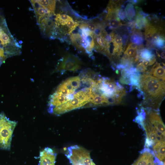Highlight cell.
<instances>
[{"label": "cell", "mask_w": 165, "mask_h": 165, "mask_svg": "<svg viewBox=\"0 0 165 165\" xmlns=\"http://www.w3.org/2000/svg\"><path fill=\"white\" fill-rule=\"evenodd\" d=\"M21 45L12 35L0 11V67L8 58L19 55Z\"/></svg>", "instance_id": "cell-2"}, {"label": "cell", "mask_w": 165, "mask_h": 165, "mask_svg": "<svg viewBox=\"0 0 165 165\" xmlns=\"http://www.w3.org/2000/svg\"><path fill=\"white\" fill-rule=\"evenodd\" d=\"M112 42L114 46H123L122 38L118 34H116Z\"/></svg>", "instance_id": "cell-26"}, {"label": "cell", "mask_w": 165, "mask_h": 165, "mask_svg": "<svg viewBox=\"0 0 165 165\" xmlns=\"http://www.w3.org/2000/svg\"><path fill=\"white\" fill-rule=\"evenodd\" d=\"M156 58L155 57L150 60L143 61L141 62V63L143 65L147 68L149 66L152 65L153 64L156 62Z\"/></svg>", "instance_id": "cell-27"}, {"label": "cell", "mask_w": 165, "mask_h": 165, "mask_svg": "<svg viewBox=\"0 0 165 165\" xmlns=\"http://www.w3.org/2000/svg\"><path fill=\"white\" fill-rule=\"evenodd\" d=\"M153 45L157 48L163 49L165 47V38L164 36H160L153 43Z\"/></svg>", "instance_id": "cell-25"}, {"label": "cell", "mask_w": 165, "mask_h": 165, "mask_svg": "<svg viewBox=\"0 0 165 165\" xmlns=\"http://www.w3.org/2000/svg\"><path fill=\"white\" fill-rule=\"evenodd\" d=\"M135 20V28L139 30L145 28L149 23L146 17H143L137 13H136Z\"/></svg>", "instance_id": "cell-17"}, {"label": "cell", "mask_w": 165, "mask_h": 165, "mask_svg": "<svg viewBox=\"0 0 165 165\" xmlns=\"http://www.w3.org/2000/svg\"><path fill=\"white\" fill-rule=\"evenodd\" d=\"M137 123L142 127L145 131L146 137L145 146L146 148L151 146L152 147L157 142L165 141V136L150 124L145 117V112L143 117Z\"/></svg>", "instance_id": "cell-7"}, {"label": "cell", "mask_w": 165, "mask_h": 165, "mask_svg": "<svg viewBox=\"0 0 165 165\" xmlns=\"http://www.w3.org/2000/svg\"><path fill=\"white\" fill-rule=\"evenodd\" d=\"M116 67L118 70H122L125 68L124 65L120 63L117 64Z\"/></svg>", "instance_id": "cell-32"}, {"label": "cell", "mask_w": 165, "mask_h": 165, "mask_svg": "<svg viewBox=\"0 0 165 165\" xmlns=\"http://www.w3.org/2000/svg\"><path fill=\"white\" fill-rule=\"evenodd\" d=\"M136 68L137 70L139 72L145 73L147 70V68L143 65L141 62L139 63L137 65Z\"/></svg>", "instance_id": "cell-29"}, {"label": "cell", "mask_w": 165, "mask_h": 165, "mask_svg": "<svg viewBox=\"0 0 165 165\" xmlns=\"http://www.w3.org/2000/svg\"><path fill=\"white\" fill-rule=\"evenodd\" d=\"M145 73L159 79L165 81V64L163 63V65H161V64L156 62L151 69Z\"/></svg>", "instance_id": "cell-12"}, {"label": "cell", "mask_w": 165, "mask_h": 165, "mask_svg": "<svg viewBox=\"0 0 165 165\" xmlns=\"http://www.w3.org/2000/svg\"><path fill=\"white\" fill-rule=\"evenodd\" d=\"M140 94L143 100L141 107L144 108L159 110L165 97V81L145 73L141 75Z\"/></svg>", "instance_id": "cell-1"}, {"label": "cell", "mask_w": 165, "mask_h": 165, "mask_svg": "<svg viewBox=\"0 0 165 165\" xmlns=\"http://www.w3.org/2000/svg\"><path fill=\"white\" fill-rule=\"evenodd\" d=\"M81 62L75 56L68 54L59 61L57 67L59 71H75L81 68Z\"/></svg>", "instance_id": "cell-8"}, {"label": "cell", "mask_w": 165, "mask_h": 165, "mask_svg": "<svg viewBox=\"0 0 165 165\" xmlns=\"http://www.w3.org/2000/svg\"><path fill=\"white\" fill-rule=\"evenodd\" d=\"M129 36L126 34H125L122 35V43L123 46V50L125 49V47L126 46L127 42L128 40Z\"/></svg>", "instance_id": "cell-30"}, {"label": "cell", "mask_w": 165, "mask_h": 165, "mask_svg": "<svg viewBox=\"0 0 165 165\" xmlns=\"http://www.w3.org/2000/svg\"><path fill=\"white\" fill-rule=\"evenodd\" d=\"M128 1L132 3L133 4H137L140 1L139 0H130Z\"/></svg>", "instance_id": "cell-33"}, {"label": "cell", "mask_w": 165, "mask_h": 165, "mask_svg": "<svg viewBox=\"0 0 165 165\" xmlns=\"http://www.w3.org/2000/svg\"><path fill=\"white\" fill-rule=\"evenodd\" d=\"M161 57L163 59H165V52L163 51L161 54Z\"/></svg>", "instance_id": "cell-34"}, {"label": "cell", "mask_w": 165, "mask_h": 165, "mask_svg": "<svg viewBox=\"0 0 165 165\" xmlns=\"http://www.w3.org/2000/svg\"><path fill=\"white\" fill-rule=\"evenodd\" d=\"M165 141L159 142L152 146V152L155 157L161 162H165Z\"/></svg>", "instance_id": "cell-13"}, {"label": "cell", "mask_w": 165, "mask_h": 165, "mask_svg": "<svg viewBox=\"0 0 165 165\" xmlns=\"http://www.w3.org/2000/svg\"><path fill=\"white\" fill-rule=\"evenodd\" d=\"M143 108L145 112V117L150 124L159 132L165 136V125L160 116L159 110Z\"/></svg>", "instance_id": "cell-9"}, {"label": "cell", "mask_w": 165, "mask_h": 165, "mask_svg": "<svg viewBox=\"0 0 165 165\" xmlns=\"http://www.w3.org/2000/svg\"><path fill=\"white\" fill-rule=\"evenodd\" d=\"M66 156L72 165H96L91 158L90 152L77 145L68 147Z\"/></svg>", "instance_id": "cell-6"}, {"label": "cell", "mask_w": 165, "mask_h": 165, "mask_svg": "<svg viewBox=\"0 0 165 165\" xmlns=\"http://www.w3.org/2000/svg\"><path fill=\"white\" fill-rule=\"evenodd\" d=\"M132 165H165V162H160L152 152L146 148Z\"/></svg>", "instance_id": "cell-10"}, {"label": "cell", "mask_w": 165, "mask_h": 165, "mask_svg": "<svg viewBox=\"0 0 165 165\" xmlns=\"http://www.w3.org/2000/svg\"><path fill=\"white\" fill-rule=\"evenodd\" d=\"M16 121L11 120L4 112L0 113V148L8 150L10 149L12 135L17 125Z\"/></svg>", "instance_id": "cell-5"}, {"label": "cell", "mask_w": 165, "mask_h": 165, "mask_svg": "<svg viewBox=\"0 0 165 165\" xmlns=\"http://www.w3.org/2000/svg\"><path fill=\"white\" fill-rule=\"evenodd\" d=\"M54 20L55 24V29L60 26H64L68 21L73 20L70 16L65 14L58 13L55 14L54 16Z\"/></svg>", "instance_id": "cell-14"}, {"label": "cell", "mask_w": 165, "mask_h": 165, "mask_svg": "<svg viewBox=\"0 0 165 165\" xmlns=\"http://www.w3.org/2000/svg\"><path fill=\"white\" fill-rule=\"evenodd\" d=\"M56 154L51 148H45L39 154V165H55Z\"/></svg>", "instance_id": "cell-11"}, {"label": "cell", "mask_w": 165, "mask_h": 165, "mask_svg": "<svg viewBox=\"0 0 165 165\" xmlns=\"http://www.w3.org/2000/svg\"><path fill=\"white\" fill-rule=\"evenodd\" d=\"M118 16L120 20H124L126 19V15L123 8H121L118 14Z\"/></svg>", "instance_id": "cell-28"}, {"label": "cell", "mask_w": 165, "mask_h": 165, "mask_svg": "<svg viewBox=\"0 0 165 165\" xmlns=\"http://www.w3.org/2000/svg\"><path fill=\"white\" fill-rule=\"evenodd\" d=\"M141 74L140 72L137 71L132 74L130 78V90L135 88L138 90L140 89V80Z\"/></svg>", "instance_id": "cell-18"}, {"label": "cell", "mask_w": 165, "mask_h": 165, "mask_svg": "<svg viewBox=\"0 0 165 165\" xmlns=\"http://www.w3.org/2000/svg\"><path fill=\"white\" fill-rule=\"evenodd\" d=\"M96 27V23H87V28L90 31L93 32L94 31Z\"/></svg>", "instance_id": "cell-31"}, {"label": "cell", "mask_w": 165, "mask_h": 165, "mask_svg": "<svg viewBox=\"0 0 165 165\" xmlns=\"http://www.w3.org/2000/svg\"><path fill=\"white\" fill-rule=\"evenodd\" d=\"M92 97V88L82 85L75 92L73 99L56 107L49 112L56 116H60L75 109L87 107Z\"/></svg>", "instance_id": "cell-4"}, {"label": "cell", "mask_w": 165, "mask_h": 165, "mask_svg": "<svg viewBox=\"0 0 165 165\" xmlns=\"http://www.w3.org/2000/svg\"><path fill=\"white\" fill-rule=\"evenodd\" d=\"M157 28L156 26L152 25L150 23L145 28L144 36L148 45H152L153 34Z\"/></svg>", "instance_id": "cell-15"}, {"label": "cell", "mask_w": 165, "mask_h": 165, "mask_svg": "<svg viewBox=\"0 0 165 165\" xmlns=\"http://www.w3.org/2000/svg\"><path fill=\"white\" fill-rule=\"evenodd\" d=\"M124 10L127 19L129 21L132 20L136 15L133 5L130 3H127L125 8Z\"/></svg>", "instance_id": "cell-22"}, {"label": "cell", "mask_w": 165, "mask_h": 165, "mask_svg": "<svg viewBox=\"0 0 165 165\" xmlns=\"http://www.w3.org/2000/svg\"><path fill=\"white\" fill-rule=\"evenodd\" d=\"M137 54L138 56L141 61L144 60H150L155 57L154 53L149 49L143 48L137 51Z\"/></svg>", "instance_id": "cell-16"}, {"label": "cell", "mask_w": 165, "mask_h": 165, "mask_svg": "<svg viewBox=\"0 0 165 165\" xmlns=\"http://www.w3.org/2000/svg\"><path fill=\"white\" fill-rule=\"evenodd\" d=\"M70 39L71 42L76 48L85 51L82 47V37L79 33L71 34Z\"/></svg>", "instance_id": "cell-19"}, {"label": "cell", "mask_w": 165, "mask_h": 165, "mask_svg": "<svg viewBox=\"0 0 165 165\" xmlns=\"http://www.w3.org/2000/svg\"><path fill=\"white\" fill-rule=\"evenodd\" d=\"M95 86L97 93L108 99L112 105L119 104L126 94V90L121 85L108 77H99Z\"/></svg>", "instance_id": "cell-3"}, {"label": "cell", "mask_w": 165, "mask_h": 165, "mask_svg": "<svg viewBox=\"0 0 165 165\" xmlns=\"http://www.w3.org/2000/svg\"><path fill=\"white\" fill-rule=\"evenodd\" d=\"M107 21V25L110 29H117L123 25L120 21L116 20H111Z\"/></svg>", "instance_id": "cell-24"}, {"label": "cell", "mask_w": 165, "mask_h": 165, "mask_svg": "<svg viewBox=\"0 0 165 165\" xmlns=\"http://www.w3.org/2000/svg\"><path fill=\"white\" fill-rule=\"evenodd\" d=\"M137 47L138 46L135 44L130 43L124 52L123 56L130 59L134 58L137 54Z\"/></svg>", "instance_id": "cell-20"}, {"label": "cell", "mask_w": 165, "mask_h": 165, "mask_svg": "<svg viewBox=\"0 0 165 165\" xmlns=\"http://www.w3.org/2000/svg\"><path fill=\"white\" fill-rule=\"evenodd\" d=\"M80 22L75 21L73 20L68 21L66 24V26L68 28V34H70L78 26Z\"/></svg>", "instance_id": "cell-23"}, {"label": "cell", "mask_w": 165, "mask_h": 165, "mask_svg": "<svg viewBox=\"0 0 165 165\" xmlns=\"http://www.w3.org/2000/svg\"><path fill=\"white\" fill-rule=\"evenodd\" d=\"M38 3L42 7L52 12H55L56 0H36Z\"/></svg>", "instance_id": "cell-21"}]
</instances>
